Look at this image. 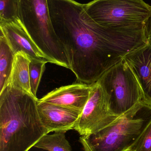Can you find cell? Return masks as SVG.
I'll return each mask as SVG.
<instances>
[{"label": "cell", "instance_id": "cell-1", "mask_svg": "<svg viewBox=\"0 0 151 151\" xmlns=\"http://www.w3.org/2000/svg\"><path fill=\"white\" fill-rule=\"evenodd\" d=\"M54 31L78 83L92 84L131 51L148 43L144 24L104 26L74 0H47Z\"/></svg>", "mask_w": 151, "mask_h": 151}, {"label": "cell", "instance_id": "cell-2", "mask_svg": "<svg viewBox=\"0 0 151 151\" xmlns=\"http://www.w3.org/2000/svg\"><path fill=\"white\" fill-rule=\"evenodd\" d=\"M38 100L9 87L0 93V151H28L48 134L39 116Z\"/></svg>", "mask_w": 151, "mask_h": 151}, {"label": "cell", "instance_id": "cell-3", "mask_svg": "<svg viewBox=\"0 0 151 151\" xmlns=\"http://www.w3.org/2000/svg\"><path fill=\"white\" fill-rule=\"evenodd\" d=\"M19 18L40 49L57 65L70 69L65 49L57 36L47 0H18Z\"/></svg>", "mask_w": 151, "mask_h": 151}, {"label": "cell", "instance_id": "cell-4", "mask_svg": "<svg viewBox=\"0 0 151 151\" xmlns=\"http://www.w3.org/2000/svg\"><path fill=\"white\" fill-rule=\"evenodd\" d=\"M146 106H150L142 103L136 104L103 130L81 136L79 142L84 150L127 151L145 126V120L137 116Z\"/></svg>", "mask_w": 151, "mask_h": 151}, {"label": "cell", "instance_id": "cell-5", "mask_svg": "<svg viewBox=\"0 0 151 151\" xmlns=\"http://www.w3.org/2000/svg\"><path fill=\"white\" fill-rule=\"evenodd\" d=\"M98 81L110 97V106L121 116L138 103L151 106L133 70L123 60L105 72Z\"/></svg>", "mask_w": 151, "mask_h": 151}, {"label": "cell", "instance_id": "cell-6", "mask_svg": "<svg viewBox=\"0 0 151 151\" xmlns=\"http://www.w3.org/2000/svg\"><path fill=\"white\" fill-rule=\"evenodd\" d=\"M84 5L94 21L109 27L144 24L151 14V6L143 0H93Z\"/></svg>", "mask_w": 151, "mask_h": 151}, {"label": "cell", "instance_id": "cell-7", "mask_svg": "<svg viewBox=\"0 0 151 151\" xmlns=\"http://www.w3.org/2000/svg\"><path fill=\"white\" fill-rule=\"evenodd\" d=\"M120 116L112 111L110 96L98 81L92 83L89 99L74 129L81 136L93 134L111 125Z\"/></svg>", "mask_w": 151, "mask_h": 151}, {"label": "cell", "instance_id": "cell-8", "mask_svg": "<svg viewBox=\"0 0 151 151\" xmlns=\"http://www.w3.org/2000/svg\"><path fill=\"white\" fill-rule=\"evenodd\" d=\"M0 31L4 35L14 54L23 52L31 59H35L46 63L55 64L40 49L20 21L0 24Z\"/></svg>", "mask_w": 151, "mask_h": 151}, {"label": "cell", "instance_id": "cell-9", "mask_svg": "<svg viewBox=\"0 0 151 151\" xmlns=\"http://www.w3.org/2000/svg\"><path fill=\"white\" fill-rule=\"evenodd\" d=\"M37 109L42 123L48 134L74 129L82 112L40 102L39 99Z\"/></svg>", "mask_w": 151, "mask_h": 151}, {"label": "cell", "instance_id": "cell-10", "mask_svg": "<svg viewBox=\"0 0 151 151\" xmlns=\"http://www.w3.org/2000/svg\"><path fill=\"white\" fill-rule=\"evenodd\" d=\"M92 87V83H74L53 90L39 101L82 111L89 99Z\"/></svg>", "mask_w": 151, "mask_h": 151}, {"label": "cell", "instance_id": "cell-11", "mask_svg": "<svg viewBox=\"0 0 151 151\" xmlns=\"http://www.w3.org/2000/svg\"><path fill=\"white\" fill-rule=\"evenodd\" d=\"M122 60L136 75L151 106V43L131 51Z\"/></svg>", "mask_w": 151, "mask_h": 151}, {"label": "cell", "instance_id": "cell-12", "mask_svg": "<svg viewBox=\"0 0 151 151\" xmlns=\"http://www.w3.org/2000/svg\"><path fill=\"white\" fill-rule=\"evenodd\" d=\"M31 61V58L24 52H18L15 54L11 73L6 87L17 89L33 96L29 75Z\"/></svg>", "mask_w": 151, "mask_h": 151}, {"label": "cell", "instance_id": "cell-13", "mask_svg": "<svg viewBox=\"0 0 151 151\" xmlns=\"http://www.w3.org/2000/svg\"><path fill=\"white\" fill-rule=\"evenodd\" d=\"M15 54L0 32V93L7 87Z\"/></svg>", "mask_w": 151, "mask_h": 151}, {"label": "cell", "instance_id": "cell-14", "mask_svg": "<svg viewBox=\"0 0 151 151\" xmlns=\"http://www.w3.org/2000/svg\"><path fill=\"white\" fill-rule=\"evenodd\" d=\"M66 132H55L44 135L34 147L48 151H72V147L66 138Z\"/></svg>", "mask_w": 151, "mask_h": 151}, {"label": "cell", "instance_id": "cell-15", "mask_svg": "<svg viewBox=\"0 0 151 151\" xmlns=\"http://www.w3.org/2000/svg\"><path fill=\"white\" fill-rule=\"evenodd\" d=\"M19 22L18 0H0V24Z\"/></svg>", "mask_w": 151, "mask_h": 151}, {"label": "cell", "instance_id": "cell-16", "mask_svg": "<svg viewBox=\"0 0 151 151\" xmlns=\"http://www.w3.org/2000/svg\"><path fill=\"white\" fill-rule=\"evenodd\" d=\"M46 63L35 59H31L29 64V75L31 91L33 96L36 97V93L42 76L46 68Z\"/></svg>", "mask_w": 151, "mask_h": 151}, {"label": "cell", "instance_id": "cell-17", "mask_svg": "<svg viewBox=\"0 0 151 151\" xmlns=\"http://www.w3.org/2000/svg\"><path fill=\"white\" fill-rule=\"evenodd\" d=\"M127 151H151V118Z\"/></svg>", "mask_w": 151, "mask_h": 151}, {"label": "cell", "instance_id": "cell-18", "mask_svg": "<svg viewBox=\"0 0 151 151\" xmlns=\"http://www.w3.org/2000/svg\"><path fill=\"white\" fill-rule=\"evenodd\" d=\"M144 29L147 41L151 43V14L144 23Z\"/></svg>", "mask_w": 151, "mask_h": 151}]
</instances>
